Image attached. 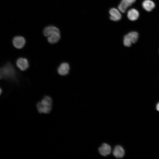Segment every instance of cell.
Masks as SVG:
<instances>
[{"label": "cell", "mask_w": 159, "mask_h": 159, "mask_svg": "<svg viewBox=\"0 0 159 159\" xmlns=\"http://www.w3.org/2000/svg\"><path fill=\"white\" fill-rule=\"evenodd\" d=\"M0 78L14 80L15 77L16 72L12 64L8 62L1 68Z\"/></svg>", "instance_id": "2"}, {"label": "cell", "mask_w": 159, "mask_h": 159, "mask_svg": "<svg viewBox=\"0 0 159 159\" xmlns=\"http://www.w3.org/2000/svg\"><path fill=\"white\" fill-rule=\"evenodd\" d=\"M58 30L57 28L54 26H49L44 28L43 33L44 36L47 37L52 33Z\"/></svg>", "instance_id": "14"}, {"label": "cell", "mask_w": 159, "mask_h": 159, "mask_svg": "<svg viewBox=\"0 0 159 159\" xmlns=\"http://www.w3.org/2000/svg\"><path fill=\"white\" fill-rule=\"evenodd\" d=\"M69 70V66L68 63L63 62L61 63L57 69V72L61 75L64 76L68 74Z\"/></svg>", "instance_id": "9"}, {"label": "cell", "mask_w": 159, "mask_h": 159, "mask_svg": "<svg viewBox=\"0 0 159 159\" xmlns=\"http://www.w3.org/2000/svg\"><path fill=\"white\" fill-rule=\"evenodd\" d=\"M52 107V100L49 96H44L40 101L36 104L37 110L40 114H49L51 112Z\"/></svg>", "instance_id": "1"}, {"label": "cell", "mask_w": 159, "mask_h": 159, "mask_svg": "<svg viewBox=\"0 0 159 159\" xmlns=\"http://www.w3.org/2000/svg\"><path fill=\"white\" fill-rule=\"evenodd\" d=\"M138 34L136 32H129L125 35L123 39V44L126 47H130L132 44L135 43L137 41Z\"/></svg>", "instance_id": "3"}, {"label": "cell", "mask_w": 159, "mask_h": 159, "mask_svg": "<svg viewBox=\"0 0 159 159\" xmlns=\"http://www.w3.org/2000/svg\"><path fill=\"white\" fill-rule=\"evenodd\" d=\"M17 67L21 70L24 71L29 67L28 61L25 58L20 57L18 58L16 62Z\"/></svg>", "instance_id": "5"}, {"label": "cell", "mask_w": 159, "mask_h": 159, "mask_svg": "<svg viewBox=\"0 0 159 159\" xmlns=\"http://www.w3.org/2000/svg\"><path fill=\"white\" fill-rule=\"evenodd\" d=\"M113 154L117 158H122L125 155L124 150L121 146L116 145L113 149Z\"/></svg>", "instance_id": "11"}, {"label": "cell", "mask_w": 159, "mask_h": 159, "mask_svg": "<svg viewBox=\"0 0 159 159\" xmlns=\"http://www.w3.org/2000/svg\"><path fill=\"white\" fill-rule=\"evenodd\" d=\"M156 109L158 111H159V102L156 105Z\"/></svg>", "instance_id": "15"}, {"label": "cell", "mask_w": 159, "mask_h": 159, "mask_svg": "<svg viewBox=\"0 0 159 159\" xmlns=\"http://www.w3.org/2000/svg\"><path fill=\"white\" fill-rule=\"evenodd\" d=\"M111 150L110 146L106 143H103L98 149L99 153L103 156H106L110 154Z\"/></svg>", "instance_id": "10"}, {"label": "cell", "mask_w": 159, "mask_h": 159, "mask_svg": "<svg viewBox=\"0 0 159 159\" xmlns=\"http://www.w3.org/2000/svg\"><path fill=\"white\" fill-rule=\"evenodd\" d=\"M60 34L59 30L53 32L47 37L48 42L51 44L57 43L60 39Z\"/></svg>", "instance_id": "6"}, {"label": "cell", "mask_w": 159, "mask_h": 159, "mask_svg": "<svg viewBox=\"0 0 159 159\" xmlns=\"http://www.w3.org/2000/svg\"><path fill=\"white\" fill-rule=\"evenodd\" d=\"M136 0H122L118 6L119 10L122 13H124L127 9L131 6Z\"/></svg>", "instance_id": "7"}, {"label": "cell", "mask_w": 159, "mask_h": 159, "mask_svg": "<svg viewBox=\"0 0 159 159\" xmlns=\"http://www.w3.org/2000/svg\"><path fill=\"white\" fill-rule=\"evenodd\" d=\"M127 17L128 19L132 21H134L138 18L139 14L138 11L135 9L129 10L127 13Z\"/></svg>", "instance_id": "12"}, {"label": "cell", "mask_w": 159, "mask_h": 159, "mask_svg": "<svg viewBox=\"0 0 159 159\" xmlns=\"http://www.w3.org/2000/svg\"><path fill=\"white\" fill-rule=\"evenodd\" d=\"M120 11L115 8H112L109 11L110 19L113 21H117L120 20L122 17Z\"/></svg>", "instance_id": "8"}, {"label": "cell", "mask_w": 159, "mask_h": 159, "mask_svg": "<svg viewBox=\"0 0 159 159\" xmlns=\"http://www.w3.org/2000/svg\"><path fill=\"white\" fill-rule=\"evenodd\" d=\"M25 43V39L22 36H16L12 39V44L14 46L18 49H21L23 48Z\"/></svg>", "instance_id": "4"}, {"label": "cell", "mask_w": 159, "mask_h": 159, "mask_svg": "<svg viewBox=\"0 0 159 159\" xmlns=\"http://www.w3.org/2000/svg\"><path fill=\"white\" fill-rule=\"evenodd\" d=\"M142 6L146 11H150L155 8V5L151 0H145L142 3Z\"/></svg>", "instance_id": "13"}]
</instances>
